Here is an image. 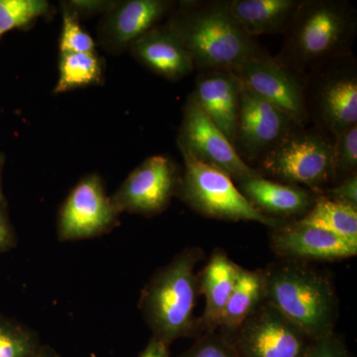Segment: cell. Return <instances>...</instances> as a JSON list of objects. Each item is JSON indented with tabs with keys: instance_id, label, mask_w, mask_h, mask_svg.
<instances>
[{
	"instance_id": "obj_1",
	"label": "cell",
	"mask_w": 357,
	"mask_h": 357,
	"mask_svg": "<svg viewBox=\"0 0 357 357\" xmlns=\"http://www.w3.org/2000/svg\"><path fill=\"white\" fill-rule=\"evenodd\" d=\"M285 32L277 59L300 76L349 56L356 37V10L340 0H302Z\"/></svg>"
},
{
	"instance_id": "obj_2",
	"label": "cell",
	"mask_w": 357,
	"mask_h": 357,
	"mask_svg": "<svg viewBox=\"0 0 357 357\" xmlns=\"http://www.w3.org/2000/svg\"><path fill=\"white\" fill-rule=\"evenodd\" d=\"M166 24L182 40L194 67L201 72H234L263 52L230 15L227 0L180 2Z\"/></svg>"
},
{
	"instance_id": "obj_3",
	"label": "cell",
	"mask_w": 357,
	"mask_h": 357,
	"mask_svg": "<svg viewBox=\"0 0 357 357\" xmlns=\"http://www.w3.org/2000/svg\"><path fill=\"white\" fill-rule=\"evenodd\" d=\"M204 257L199 248H188L155 272L141 292L138 307L153 333L167 345L178 338L198 337L195 317L199 295L195 269Z\"/></svg>"
},
{
	"instance_id": "obj_4",
	"label": "cell",
	"mask_w": 357,
	"mask_h": 357,
	"mask_svg": "<svg viewBox=\"0 0 357 357\" xmlns=\"http://www.w3.org/2000/svg\"><path fill=\"white\" fill-rule=\"evenodd\" d=\"M265 301L310 340L335 333L338 299L330 276L306 262L284 259L264 270Z\"/></svg>"
},
{
	"instance_id": "obj_5",
	"label": "cell",
	"mask_w": 357,
	"mask_h": 357,
	"mask_svg": "<svg viewBox=\"0 0 357 357\" xmlns=\"http://www.w3.org/2000/svg\"><path fill=\"white\" fill-rule=\"evenodd\" d=\"M185 170L178 180L177 194L190 208L206 218L231 222H255L271 229L283 220L268 217L241 194L234 180L215 167L206 165L181 151Z\"/></svg>"
},
{
	"instance_id": "obj_6",
	"label": "cell",
	"mask_w": 357,
	"mask_h": 357,
	"mask_svg": "<svg viewBox=\"0 0 357 357\" xmlns=\"http://www.w3.org/2000/svg\"><path fill=\"white\" fill-rule=\"evenodd\" d=\"M297 128L260 159V173L281 183L305 185L314 194L333 178V140Z\"/></svg>"
},
{
	"instance_id": "obj_7",
	"label": "cell",
	"mask_w": 357,
	"mask_h": 357,
	"mask_svg": "<svg viewBox=\"0 0 357 357\" xmlns=\"http://www.w3.org/2000/svg\"><path fill=\"white\" fill-rule=\"evenodd\" d=\"M225 337L238 357H303L312 342L267 301Z\"/></svg>"
},
{
	"instance_id": "obj_8",
	"label": "cell",
	"mask_w": 357,
	"mask_h": 357,
	"mask_svg": "<svg viewBox=\"0 0 357 357\" xmlns=\"http://www.w3.org/2000/svg\"><path fill=\"white\" fill-rule=\"evenodd\" d=\"M178 145L180 151L222 171L236 182L260 173L239 156L234 144L204 114L192 95L184 107Z\"/></svg>"
},
{
	"instance_id": "obj_9",
	"label": "cell",
	"mask_w": 357,
	"mask_h": 357,
	"mask_svg": "<svg viewBox=\"0 0 357 357\" xmlns=\"http://www.w3.org/2000/svg\"><path fill=\"white\" fill-rule=\"evenodd\" d=\"M119 215L102 178L98 174L86 176L70 191L59 213V241H83L109 234L119 225Z\"/></svg>"
},
{
	"instance_id": "obj_10",
	"label": "cell",
	"mask_w": 357,
	"mask_h": 357,
	"mask_svg": "<svg viewBox=\"0 0 357 357\" xmlns=\"http://www.w3.org/2000/svg\"><path fill=\"white\" fill-rule=\"evenodd\" d=\"M234 73L246 88L287 114L299 128H304L309 109L306 89L299 75L265 52L249 58Z\"/></svg>"
},
{
	"instance_id": "obj_11",
	"label": "cell",
	"mask_w": 357,
	"mask_h": 357,
	"mask_svg": "<svg viewBox=\"0 0 357 357\" xmlns=\"http://www.w3.org/2000/svg\"><path fill=\"white\" fill-rule=\"evenodd\" d=\"M178 180L173 162L157 155L134 169L110 199L119 213L150 217L166 210L177 194Z\"/></svg>"
},
{
	"instance_id": "obj_12",
	"label": "cell",
	"mask_w": 357,
	"mask_h": 357,
	"mask_svg": "<svg viewBox=\"0 0 357 357\" xmlns=\"http://www.w3.org/2000/svg\"><path fill=\"white\" fill-rule=\"evenodd\" d=\"M241 84L234 148L243 159L260 160L299 126L287 114Z\"/></svg>"
},
{
	"instance_id": "obj_13",
	"label": "cell",
	"mask_w": 357,
	"mask_h": 357,
	"mask_svg": "<svg viewBox=\"0 0 357 357\" xmlns=\"http://www.w3.org/2000/svg\"><path fill=\"white\" fill-rule=\"evenodd\" d=\"M347 57L328 64L314 95V109L321 126L333 136L357 126L356 67Z\"/></svg>"
},
{
	"instance_id": "obj_14",
	"label": "cell",
	"mask_w": 357,
	"mask_h": 357,
	"mask_svg": "<svg viewBox=\"0 0 357 357\" xmlns=\"http://www.w3.org/2000/svg\"><path fill=\"white\" fill-rule=\"evenodd\" d=\"M174 6L168 0L114 1L98 25V39L109 53H122L158 24Z\"/></svg>"
},
{
	"instance_id": "obj_15",
	"label": "cell",
	"mask_w": 357,
	"mask_h": 357,
	"mask_svg": "<svg viewBox=\"0 0 357 357\" xmlns=\"http://www.w3.org/2000/svg\"><path fill=\"white\" fill-rule=\"evenodd\" d=\"M271 246L284 259L295 261H337L357 255V243L298 220L274 229Z\"/></svg>"
},
{
	"instance_id": "obj_16",
	"label": "cell",
	"mask_w": 357,
	"mask_h": 357,
	"mask_svg": "<svg viewBox=\"0 0 357 357\" xmlns=\"http://www.w3.org/2000/svg\"><path fill=\"white\" fill-rule=\"evenodd\" d=\"M241 86V81L231 70H204L197 77L196 89L192 93L204 114L234 146L238 121Z\"/></svg>"
},
{
	"instance_id": "obj_17",
	"label": "cell",
	"mask_w": 357,
	"mask_h": 357,
	"mask_svg": "<svg viewBox=\"0 0 357 357\" xmlns=\"http://www.w3.org/2000/svg\"><path fill=\"white\" fill-rule=\"evenodd\" d=\"M134 58L169 81H178L195 69L191 55L168 25L155 26L130 46Z\"/></svg>"
},
{
	"instance_id": "obj_18",
	"label": "cell",
	"mask_w": 357,
	"mask_h": 357,
	"mask_svg": "<svg viewBox=\"0 0 357 357\" xmlns=\"http://www.w3.org/2000/svg\"><path fill=\"white\" fill-rule=\"evenodd\" d=\"M236 184L241 194L258 211L276 220L304 217L316 198L311 190L268 180L261 173L238 181Z\"/></svg>"
},
{
	"instance_id": "obj_19",
	"label": "cell",
	"mask_w": 357,
	"mask_h": 357,
	"mask_svg": "<svg viewBox=\"0 0 357 357\" xmlns=\"http://www.w3.org/2000/svg\"><path fill=\"white\" fill-rule=\"evenodd\" d=\"M239 268L222 249L213 251L199 276V294L206 298V309L198 319V335L220 330Z\"/></svg>"
},
{
	"instance_id": "obj_20",
	"label": "cell",
	"mask_w": 357,
	"mask_h": 357,
	"mask_svg": "<svg viewBox=\"0 0 357 357\" xmlns=\"http://www.w3.org/2000/svg\"><path fill=\"white\" fill-rule=\"evenodd\" d=\"M302 0H227V9L249 36L286 31Z\"/></svg>"
},
{
	"instance_id": "obj_21",
	"label": "cell",
	"mask_w": 357,
	"mask_h": 357,
	"mask_svg": "<svg viewBox=\"0 0 357 357\" xmlns=\"http://www.w3.org/2000/svg\"><path fill=\"white\" fill-rule=\"evenodd\" d=\"M265 301L264 270L239 268L236 286L225 307L218 332L229 337Z\"/></svg>"
},
{
	"instance_id": "obj_22",
	"label": "cell",
	"mask_w": 357,
	"mask_h": 357,
	"mask_svg": "<svg viewBox=\"0 0 357 357\" xmlns=\"http://www.w3.org/2000/svg\"><path fill=\"white\" fill-rule=\"evenodd\" d=\"M297 220L357 243V208L333 202L321 194L316 195L311 210Z\"/></svg>"
},
{
	"instance_id": "obj_23",
	"label": "cell",
	"mask_w": 357,
	"mask_h": 357,
	"mask_svg": "<svg viewBox=\"0 0 357 357\" xmlns=\"http://www.w3.org/2000/svg\"><path fill=\"white\" fill-rule=\"evenodd\" d=\"M102 59L93 53H60L59 79L54 93H62L100 83Z\"/></svg>"
},
{
	"instance_id": "obj_24",
	"label": "cell",
	"mask_w": 357,
	"mask_h": 357,
	"mask_svg": "<svg viewBox=\"0 0 357 357\" xmlns=\"http://www.w3.org/2000/svg\"><path fill=\"white\" fill-rule=\"evenodd\" d=\"M42 345L38 333L0 314V357H31Z\"/></svg>"
},
{
	"instance_id": "obj_25",
	"label": "cell",
	"mask_w": 357,
	"mask_h": 357,
	"mask_svg": "<svg viewBox=\"0 0 357 357\" xmlns=\"http://www.w3.org/2000/svg\"><path fill=\"white\" fill-rule=\"evenodd\" d=\"M48 10L45 0H0V39L11 30L29 27Z\"/></svg>"
},
{
	"instance_id": "obj_26",
	"label": "cell",
	"mask_w": 357,
	"mask_h": 357,
	"mask_svg": "<svg viewBox=\"0 0 357 357\" xmlns=\"http://www.w3.org/2000/svg\"><path fill=\"white\" fill-rule=\"evenodd\" d=\"M62 6V32L60 39V53H93L96 43L79 24V15L67 2H61Z\"/></svg>"
},
{
	"instance_id": "obj_27",
	"label": "cell",
	"mask_w": 357,
	"mask_h": 357,
	"mask_svg": "<svg viewBox=\"0 0 357 357\" xmlns=\"http://www.w3.org/2000/svg\"><path fill=\"white\" fill-rule=\"evenodd\" d=\"M333 171L338 183L357 174V126L335 136Z\"/></svg>"
},
{
	"instance_id": "obj_28",
	"label": "cell",
	"mask_w": 357,
	"mask_h": 357,
	"mask_svg": "<svg viewBox=\"0 0 357 357\" xmlns=\"http://www.w3.org/2000/svg\"><path fill=\"white\" fill-rule=\"evenodd\" d=\"M178 357H238L234 347L220 332L204 333Z\"/></svg>"
},
{
	"instance_id": "obj_29",
	"label": "cell",
	"mask_w": 357,
	"mask_h": 357,
	"mask_svg": "<svg viewBox=\"0 0 357 357\" xmlns=\"http://www.w3.org/2000/svg\"><path fill=\"white\" fill-rule=\"evenodd\" d=\"M303 357H351L347 345L337 333H333L309 345Z\"/></svg>"
},
{
	"instance_id": "obj_30",
	"label": "cell",
	"mask_w": 357,
	"mask_h": 357,
	"mask_svg": "<svg viewBox=\"0 0 357 357\" xmlns=\"http://www.w3.org/2000/svg\"><path fill=\"white\" fill-rule=\"evenodd\" d=\"M319 194L337 203L357 208V174L345 178L333 188L323 190Z\"/></svg>"
},
{
	"instance_id": "obj_31",
	"label": "cell",
	"mask_w": 357,
	"mask_h": 357,
	"mask_svg": "<svg viewBox=\"0 0 357 357\" xmlns=\"http://www.w3.org/2000/svg\"><path fill=\"white\" fill-rule=\"evenodd\" d=\"M6 208L0 206V253L11 250L17 244L15 232L7 217Z\"/></svg>"
},
{
	"instance_id": "obj_32",
	"label": "cell",
	"mask_w": 357,
	"mask_h": 357,
	"mask_svg": "<svg viewBox=\"0 0 357 357\" xmlns=\"http://www.w3.org/2000/svg\"><path fill=\"white\" fill-rule=\"evenodd\" d=\"M81 18V15H91L98 13H105L114 4V1H84V0H74L66 1Z\"/></svg>"
},
{
	"instance_id": "obj_33",
	"label": "cell",
	"mask_w": 357,
	"mask_h": 357,
	"mask_svg": "<svg viewBox=\"0 0 357 357\" xmlns=\"http://www.w3.org/2000/svg\"><path fill=\"white\" fill-rule=\"evenodd\" d=\"M138 357H169V345L152 337Z\"/></svg>"
},
{
	"instance_id": "obj_34",
	"label": "cell",
	"mask_w": 357,
	"mask_h": 357,
	"mask_svg": "<svg viewBox=\"0 0 357 357\" xmlns=\"http://www.w3.org/2000/svg\"><path fill=\"white\" fill-rule=\"evenodd\" d=\"M31 357H62V356L58 354V351H55L50 345L43 344L41 349Z\"/></svg>"
},
{
	"instance_id": "obj_35",
	"label": "cell",
	"mask_w": 357,
	"mask_h": 357,
	"mask_svg": "<svg viewBox=\"0 0 357 357\" xmlns=\"http://www.w3.org/2000/svg\"><path fill=\"white\" fill-rule=\"evenodd\" d=\"M4 164V155L0 153V206L1 208H6V198H4L3 191H2V184H1V173H2V167H3Z\"/></svg>"
}]
</instances>
